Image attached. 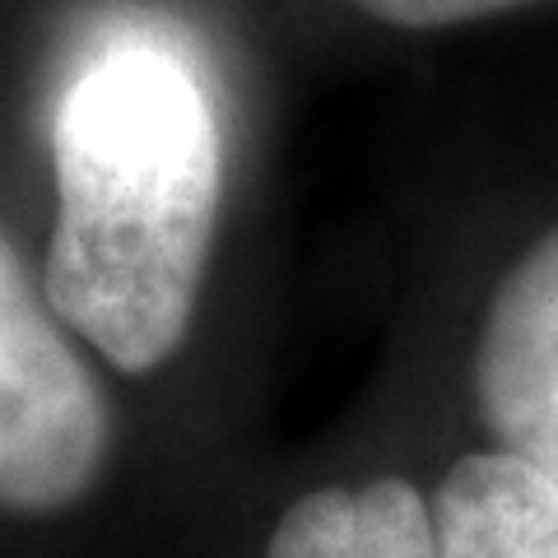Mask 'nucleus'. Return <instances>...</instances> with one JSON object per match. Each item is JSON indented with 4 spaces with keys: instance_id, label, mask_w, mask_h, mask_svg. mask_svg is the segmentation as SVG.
Wrapping results in <instances>:
<instances>
[{
    "instance_id": "1",
    "label": "nucleus",
    "mask_w": 558,
    "mask_h": 558,
    "mask_svg": "<svg viewBox=\"0 0 558 558\" xmlns=\"http://www.w3.org/2000/svg\"><path fill=\"white\" fill-rule=\"evenodd\" d=\"M51 154L43 299L121 373H154L186 340L215 238V102L159 38H117L70 80Z\"/></svg>"
},
{
    "instance_id": "2",
    "label": "nucleus",
    "mask_w": 558,
    "mask_h": 558,
    "mask_svg": "<svg viewBox=\"0 0 558 558\" xmlns=\"http://www.w3.org/2000/svg\"><path fill=\"white\" fill-rule=\"evenodd\" d=\"M0 238V508L61 512L108 457V405Z\"/></svg>"
},
{
    "instance_id": "5",
    "label": "nucleus",
    "mask_w": 558,
    "mask_h": 558,
    "mask_svg": "<svg viewBox=\"0 0 558 558\" xmlns=\"http://www.w3.org/2000/svg\"><path fill=\"white\" fill-rule=\"evenodd\" d=\"M266 558H438L433 512L405 480L317 488L275 521Z\"/></svg>"
},
{
    "instance_id": "6",
    "label": "nucleus",
    "mask_w": 558,
    "mask_h": 558,
    "mask_svg": "<svg viewBox=\"0 0 558 558\" xmlns=\"http://www.w3.org/2000/svg\"><path fill=\"white\" fill-rule=\"evenodd\" d=\"M354 5L396 28H447V24L484 20V14L498 10L531 5V0H354Z\"/></svg>"
},
{
    "instance_id": "4",
    "label": "nucleus",
    "mask_w": 558,
    "mask_h": 558,
    "mask_svg": "<svg viewBox=\"0 0 558 558\" xmlns=\"http://www.w3.org/2000/svg\"><path fill=\"white\" fill-rule=\"evenodd\" d=\"M438 558H558V484L508 451H470L433 498Z\"/></svg>"
},
{
    "instance_id": "3",
    "label": "nucleus",
    "mask_w": 558,
    "mask_h": 558,
    "mask_svg": "<svg viewBox=\"0 0 558 558\" xmlns=\"http://www.w3.org/2000/svg\"><path fill=\"white\" fill-rule=\"evenodd\" d=\"M475 405L498 451L558 484V229L498 279L475 344Z\"/></svg>"
}]
</instances>
